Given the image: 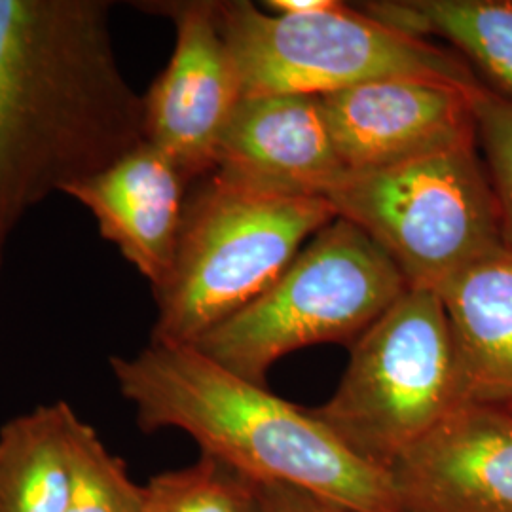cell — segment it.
<instances>
[{
	"label": "cell",
	"instance_id": "cell-1",
	"mask_svg": "<svg viewBox=\"0 0 512 512\" xmlns=\"http://www.w3.org/2000/svg\"><path fill=\"white\" fill-rule=\"evenodd\" d=\"M107 0H0V256L23 217L145 141Z\"/></svg>",
	"mask_w": 512,
	"mask_h": 512
},
{
	"label": "cell",
	"instance_id": "cell-2",
	"mask_svg": "<svg viewBox=\"0 0 512 512\" xmlns=\"http://www.w3.org/2000/svg\"><path fill=\"white\" fill-rule=\"evenodd\" d=\"M143 431L181 429L202 454L258 482H289L357 512H401L389 475L355 458L317 420L194 346L158 344L110 359Z\"/></svg>",
	"mask_w": 512,
	"mask_h": 512
},
{
	"label": "cell",
	"instance_id": "cell-3",
	"mask_svg": "<svg viewBox=\"0 0 512 512\" xmlns=\"http://www.w3.org/2000/svg\"><path fill=\"white\" fill-rule=\"evenodd\" d=\"M188 192L173 268L154 289L152 340L194 346L266 293L319 230L327 200L258 194L207 175Z\"/></svg>",
	"mask_w": 512,
	"mask_h": 512
},
{
	"label": "cell",
	"instance_id": "cell-4",
	"mask_svg": "<svg viewBox=\"0 0 512 512\" xmlns=\"http://www.w3.org/2000/svg\"><path fill=\"white\" fill-rule=\"evenodd\" d=\"M384 249L353 222L336 217L296 255L255 302L209 330L194 348L253 384L296 349L353 344L406 291Z\"/></svg>",
	"mask_w": 512,
	"mask_h": 512
},
{
	"label": "cell",
	"instance_id": "cell-5",
	"mask_svg": "<svg viewBox=\"0 0 512 512\" xmlns=\"http://www.w3.org/2000/svg\"><path fill=\"white\" fill-rule=\"evenodd\" d=\"M459 404L458 361L442 298L410 287L351 344L338 389L310 412L355 458L387 473Z\"/></svg>",
	"mask_w": 512,
	"mask_h": 512
},
{
	"label": "cell",
	"instance_id": "cell-6",
	"mask_svg": "<svg viewBox=\"0 0 512 512\" xmlns=\"http://www.w3.org/2000/svg\"><path fill=\"white\" fill-rule=\"evenodd\" d=\"M329 202L384 249L408 287L439 291L505 247L478 139L384 169L349 171Z\"/></svg>",
	"mask_w": 512,
	"mask_h": 512
},
{
	"label": "cell",
	"instance_id": "cell-7",
	"mask_svg": "<svg viewBox=\"0 0 512 512\" xmlns=\"http://www.w3.org/2000/svg\"><path fill=\"white\" fill-rule=\"evenodd\" d=\"M219 23L243 97H323L384 78L482 82L456 52L391 29L346 2L310 16H275L249 0H224Z\"/></svg>",
	"mask_w": 512,
	"mask_h": 512
},
{
	"label": "cell",
	"instance_id": "cell-8",
	"mask_svg": "<svg viewBox=\"0 0 512 512\" xmlns=\"http://www.w3.org/2000/svg\"><path fill=\"white\" fill-rule=\"evenodd\" d=\"M175 23V50L143 95L145 141L167 154L190 184L207 177L243 90L222 37L217 0L139 4Z\"/></svg>",
	"mask_w": 512,
	"mask_h": 512
},
{
	"label": "cell",
	"instance_id": "cell-9",
	"mask_svg": "<svg viewBox=\"0 0 512 512\" xmlns=\"http://www.w3.org/2000/svg\"><path fill=\"white\" fill-rule=\"evenodd\" d=\"M480 84L384 78L319 101L348 171H370L476 141L473 92Z\"/></svg>",
	"mask_w": 512,
	"mask_h": 512
},
{
	"label": "cell",
	"instance_id": "cell-10",
	"mask_svg": "<svg viewBox=\"0 0 512 512\" xmlns=\"http://www.w3.org/2000/svg\"><path fill=\"white\" fill-rule=\"evenodd\" d=\"M319 97H243L209 175L258 194L327 200L348 175Z\"/></svg>",
	"mask_w": 512,
	"mask_h": 512
},
{
	"label": "cell",
	"instance_id": "cell-11",
	"mask_svg": "<svg viewBox=\"0 0 512 512\" xmlns=\"http://www.w3.org/2000/svg\"><path fill=\"white\" fill-rule=\"evenodd\" d=\"M401 512H512V412L463 403L387 471Z\"/></svg>",
	"mask_w": 512,
	"mask_h": 512
},
{
	"label": "cell",
	"instance_id": "cell-12",
	"mask_svg": "<svg viewBox=\"0 0 512 512\" xmlns=\"http://www.w3.org/2000/svg\"><path fill=\"white\" fill-rule=\"evenodd\" d=\"M190 186L167 154L143 141L61 194L92 213L101 236L118 247L154 291L173 268Z\"/></svg>",
	"mask_w": 512,
	"mask_h": 512
},
{
	"label": "cell",
	"instance_id": "cell-13",
	"mask_svg": "<svg viewBox=\"0 0 512 512\" xmlns=\"http://www.w3.org/2000/svg\"><path fill=\"white\" fill-rule=\"evenodd\" d=\"M437 293L450 321L463 403L512 404V251L501 247Z\"/></svg>",
	"mask_w": 512,
	"mask_h": 512
},
{
	"label": "cell",
	"instance_id": "cell-14",
	"mask_svg": "<svg viewBox=\"0 0 512 512\" xmlns=\"http://www.w3.org/2000/svg\"><path fill=\"white\" fill-rule=\"evenodd\" d=\"M84 423L57 401L0 427V512H65Z\"/></svg>",
	"mask_w": 512,
	"mask_h": 512
},
{
	"label": "cell",
	"instance_id": "cell-15",
	"mask_svg": "<svg viewBox=\"0 0 512 512\" xmlns=\"http://www.w3.org/2000/svg\"><path fill=\"white\" fill-rule=\"evenodd\" d=\"M370 18L410 37L442 38L512 101V0H372L357 4Z\"/></svg>",
	"mask_w": 512,
	"mask_h": 512
},
{
	"label": "cell",
	"instance_id": "cell-16",
	"mask_svg": "<svg viewBox=\"0 0 512 512\" xmlns=\"http://www.w3.org/2000/svg\"><path fill=\"white\" fill-rule=\"evenodd\" d=\"M143 512H262L260 482L202 454L183 469L152 476L143 486Z\"/></svg>",
	"mask_w": 512,
	"mask_h": 512
},
{
	"label": "cell",
	"instance_id": "cell-17",
	"mask_svg": "<svg viewBox=\"0 0 512 512\" xmlns=\"http://www.w3.org/2000/svg\"><path fill=\"white\" fill-rule=\"evenodd\" d=\"M65 512H143V486L131 480L126 463L110 454L90 423L80 431Z\"/></svg>",
	"mask_w": 512,
	"mask_h": 512
},
{
	"label": "cell",
	"instance_id": "cell-18",
	"mask_svg": "<svg viewBox=\"0 0 512 512\" xmlns=\"http://www.w3.org/2000/svg\"><path fill=\"white\" fill-rule=\"evenodd\" d=\"M476 139L494 188L503 245L512 251V101L480 84L473 92Z\"/></svg>",
	"mask_w": 512,
	"mask_h": 512
},
{
	"label": "cell",
	"instance_id": "cell-19",
	"mask_svg": "<svg viewBox=\"0 0 512 512\" xmlns=\"http://www.w3.org/2000/svg\"><path fill=\"white\" fill-rule=\"evenodd\" d=\"M262 512H357L330 497L289 482H260Z\"/></svg>",
	"mask_w": 512,
	"mask_h": 512
},
{
	"label": "cell",
	"instance_id": "cell-20",
	"mask_svg": "<svg viewBox=\"0 0 512 512\" xmlns=\"http://www.w3.org/2000/svg\"><path fill=\"white\" fill-rule=\"evenodd\" d=\"M340 4V0H268L260 6L275 16H310L327 12Z\"/></svg>",
	"mask_w": 512,
	"mask_h": 512
},
{
	"label": "cell",
	"instance_id": "cell-21",
	"mask_svg": "<svg viewBox=\"0 0 512 512\" xmlns=\"http://www.w3.org/2000/svg\"><path fill=\"white\" fill-rule=\"evenodd\" d=\"M505 408H507V410H511V412H512V404H507V406H505Z\"/></svg>",
	"mask_w": 512,
	"mask_h": 512
},
{
	"label": "cell",
	"instance_id": "cell-22",
	"mask_svg": "<svg viewBox=\"0 0 512 512\" xmlns=\"http://www.w3.org/2000/svg\"><path fill=\"white\" fill-rule=\"evenodd\" d=\"M0 258H2V256H0Z\"/></svg>",
	"mask_w": 512,
	"mask_h": 512
}]
</instances>
